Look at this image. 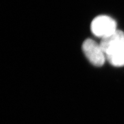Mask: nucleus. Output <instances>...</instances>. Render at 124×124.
I'll use <instances>...</instances> for the list:
<instances>
[{"mask_svg": "<svg viewBox=\"0 0 124 124\" xmlns=\"http://www.w3.org/2000/svg\"><path fill=\"white\" fill-rule=\"evenodd\" d=\"M91 30L93 35L102 39L117 31V23L108 16H99L91 22Z\"/></svg>", "mask_w": 124, "mask_h": 124, "instance_id": "1", "label": "nucleus"}, {"mask_svg": "<svg viewBox=\"0 0 124 124\" xmlns=\"http://www.w3.org/2000/svg\"><path fill=\"white\" fill-rule=\"evenodd\" d=\"M82 49L86 58L94 66L101 67L104 64L106 55L100 43L91 39H87L83 43Z\"/></svg>", "mask_w": 124, "mask_h": 124, "instance_id": "2", "label": "nucleus"}, {"mask_svg": "<svg viewBox=\"0 0 124 124\" xmlns=\"http://www.w3.org/2000/svg\"><path fill=\"white\" fill-rule=\"evenodd\" d=\"M100 46L106 56L124 46V32L117 30L111 35L101 39Z\"/></svg>", "mask_w": 124, "mask_h": 124, "instance_id": "3", "label": "nucleus"}, {"mask_svg": "<svg viewBox=\"0 0 124 124\" xmlns=\"http://www.w3.org/2000/svg\"><path fill=\"white\" fill-rule=\"evenodd\" d=\"M106 59L111 65L115 67L124 66V46L111 55L107 56Z\"/></svg>", "mask_w": 124, "mask_h": 124, "instance_id": "4", "label": "nucleus"}]
</instances>
